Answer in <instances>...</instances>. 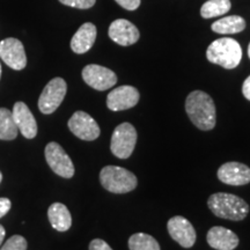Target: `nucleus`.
<instances>
[{
  "instance_id": "nucleus-7",
  "label": "nucleus",
  "mask_w": 250,
  "mask_h": 250,
  "mask_svg": "<svg viewBox=\"0 0 250 250\" xmlns=\"http://www.w3.org/2000/svg\"><path fill=\"white\" fill-rule=\"evenodd\" d=\"M45 160L48 162L49 167L52 171L58 175V176L64 177V179H71L74 175V165L67 153L64 148L59 145L58 143L51 142L46 145L45 151Z\"/></svg>"
},
{
  "instance_id": "nucleus-30",
  "label": "nucleus",
  "mask_w": 250,
  "mask_h": 250,
  "mask_svg": "<svg viewBox=\"0 0 250 250\" xmlns=\"http://www.w3.org/2000/svg\"><path fill=\"white\" fill-rule=\"evenodd\" d=\"M1 181H2V174L1 171H0V183H1Z\"/></svg>"
},
{
  "instance_id": "nucleus-23",
  "label": "nucleus",
  "mask_w": 250,
  "mask_h": 250,
  "mask_svg": "<svg viewBox=\"0 0 250 250\" xmlns=\"http://www.w3.org/2000/svg\"><path fill=\"white\" fill-rule=\"evenodd\" d=\"M27 240L21 235H13L6 241L0 250H27Z\"/></svg>"
},
{
  "instance_id": "nucleus-2",
  "label": "nucleus",
  "mask_w": 250,
  "mask_h": 250,
  "mask_svg": "<svg viewBox=\"0 0 250 250\" xmlns=\"http://www.w3.org/2000/svg\"><path fill=\"white\" fill-rule=\"evenodd\" d=\"M208 205L215 217L227 220L241 221L249 213V205L246 201L232 193H213L208 198Z\"/></svg>"
},
{
  "instance_id": "nucleus-5",
  "label": "nucleus",
  "mask_w": 250,
  "mask_h": 250,
  "mask_svg": "<svg viewBox=\"0 0 250 250\" xmlns=\"http://www.w3.org/2000/svg\"><path fill=\"white\" fill-rule=\"evenodd\" d=\"M136 127L130 123H122L114 130L111 136V153L118 159H127L132 154L137 143Z\"/></svg>"
},
{
  "instance_id": "nucleus-10",
  "label": "nucleus",
  "mask_w": 250,
  "mask_h": 250,
  "mask_svg": "<svg viewBox=\"0 0 250 250\" xmlns=\"http://www.w3.org/2000/svg\"><path fill=\"white\" fill-rule=\"evenodd\" d=\"M83 79L89 87L101 92L111 88L117 83V77L114 72L96 64H90L83 67Z\"/></svg>"
},
{
  "instance_id": "nucleus-8",
  "label": "nucleus",
  "mask_w": 250,
  "mask_h": 250,
  "mask_svg": "<svg viewBox=\"0 0 250 250\" xmlns=\"http://www.w3.org/2000/svg\"><path fill=\"white\" fill-rule=\"evenodd\" d=\"M68 129L81 140L92 142L99 138L101 130L96 121L85 111H76L68 120Z\"/></svg>"
},
{
  "instance_id": "nucleus-32",
  "label": "nucleus",
  "mask_w": 250,
  "mask_h": 250,
  "mask_svg": "<svg viewBox=\"0 0 250 250\" xmlns=\"http://www.w3.org/2000/svg\"><path fill=\"white\" fill-rule=\"evenodd\" d=\"M0 78H1V65H0Z\"/></svg>"
},
{
  "instance_id": "nucleus-1",
  "label": "nucleus",
  "mask_w": 250,
  "mask_h": 250,
  "mask_svg": "<svg viewBox=\"0 0 250 250\" xmlns=\"http://www.w3.org/2000/svg\"><path fill=\"white\" fill-rule=\"evenodd\" d=\"M186 111L190 121L202 131H210L215 126L217 110L213 100L202 90H193L186 100Z\"/></svg>"
},
{
  "instance_id": "nucleus-24",
  "label": "nucleus",
  "mask_w": 250,
  "mask_h": 250,
  "mask_svg": "<svg viewBox=\"0 0 250 250\" xmlns=\"http://www.w3.org/2000/svg\"><path fill=\"white\" fill-rule=\"evenodd\" d=\"M62 5L70 6V7L88 9L95 5L96 0H59Z\"/></svg>"
},
{
  "instance_id": "nucleus-20",
  "label": "nucleus",
  "mask_w": 250,
  "mask_h": 250,
  "mask_svg": "<svg viewBox=\"0 0 250 250\" xmlns=\"http://www.w3.org/2000/svg\"><path fill=\"white\" fill-rule=\"evenodd\" d=\"M18 126L13 114L6 108H0V140H13L18 136Z\"/></svg>"
},
{
  "instance_id": "nucleus-9",
  "label": "nucleus",
  "mask_w": 250,
  "mask_h": 250,
  "mask_svg": "<svg viewBox=\"0 0 250 250\" xmlns=\"http://www.w3.org/2000/svg\"><path fill=\"white\" fill-rule=\"evenodd\" d=\"M0 58L7 66L17 71L23 70L27 65V56L22 42L14 37H8L0 42Z\"/></svg>"
},
{
  "instance_id": "nucleus-13",
  "label": "nucleus",
  "mask_w": 250,
  "mask_h": 250,
  "mask_svg": "<svg viewBox=\"0 0 250 250\" xmlns=\"http://www.w3.org/2000/svg\"><path fill=\"white\" fill-rule=\"evenodd\" d=\"M218 179L225 184L234 187L250 183V168L240 162H226L218 169Z\"/></svg>"
},
{
  "instance_id": "nucleus-31",
  "label": "nucleus",
  "mask_w": 250,
  "mask_h": 250,
  "mask_svg": "<svg viewBox=\"0 0 250 250\" xmlns=\"http://www.w3.org/2000/svg\"><path fill=\"white\" fill-rule=\"evenodd\" d=\"M248 56H249V58H250V43H249V46H248Z\"/></svg>"
},
{
  "instance_id": "nucleus-17",
  "label": "nucleus",
  "mask_w": 250,
  "mask_h": 250,
  "mask_svg": "<svg viewBox=\"0 0 250 250\" xmlns=\"http://www.w3.org/2000/svg\"><path fill=\"white\" fill-rule=\"evenodd\" d=\"M96 27L93 23L86 22L81 26L71 40L72 51L78 55L86 54L92 49L96 40Z\"/></svg>"
},
{
  "instance_id": "nucleus-18",
  "label": "nucleus",
  "mask_w": 250,
  "mask_h": 250,
  "mask_svg": "<svg viewBox=\"0 0 250 250\" xmlns=\"http://www.w3.org/2000/svg\"><path fill=\"white\" fill-rule=\"evenodd\" d=\"M51 226L58 232H66L72 226V217L68 208L62 203H54L48 210Z\"/></svg>"
},
{
  "instance_id": "nucleus-14",
  "label": "nucleus",
  "mask_w": 250,
  "mask_h": 250,
  "mask_svg": "<svg viewBox=\"0 0 250 250\" xmlns=\"http://www.w3.org/2000/svg\"><path fill=\"white\" fill-rule=\"evenodd\" d=\"M109 37L115 43L122 46L132 45L139 40V30L132 22L125 20V19H118L114 21L109 27Z\"/></svg>"
},
{
  "instance_id": "nucleus-15",
  "label": "nucleus",
  "mask_w": 250,
  "mask_h": 250,
  "mask_svg": "<svg viewBox=\"0 0 250 250\" xmlns=\"http://www.w3.org/2000/svg\"><path fill=\"white\" fill-rule=\"evenodd\" d=\"M12 114H13V120L17 124L18 130L24 138H35L37 134V122L26 103L20 101L15 103Z\"/></svg>"
},
{
  "instance_id": "nucleus-26",
  "label": "nucleus",
  "mask_w": 250,
  "mask_h": 250,
  "mask_svg": "<svg viewBox=\"0 0 250 250\" xmlns=\"http://www.w3.org/2000/svg\"><path fill=\"white\" fill-rule=\"evenodd\" d=\"M89 250H112L107 242L101 239H95L89 243Z\"/></svg>"
},
{
  "instance_id": "nucleus-21",
  "label": "nucleus",
  "mask_w": 250,
  "mask_h": 250,
  "mask_svg": "<svg viewBox=\"0 0 250 250\" xmlns=\"http://www.w3.org/2000/svg\"><path fill=\"white\" fill-rule=\"evenodd\" d=\"M232 7L229 0H208L201 8V15L204 19H211L226 14Z\"/></svg>"
},
{
  "instance_id": "nucleus-25",
  "label": "nucleus",
  "mask_w": 250,
  "mask_h": 250,
  "mask_svg": "<svg viewBox=\"0 0 250 250\" xmlns=\"http://www.w3.org/2000/svg\"><path fill=\"white\" fill-rule=\"evenodd\" d=\"M115 1L127 11H134L140 5V0H115Z\"/></svg>"
},
{
  "instance_id": "nucleus-16",
  "label": "nucleus",
  "mask_w": 250,
  "mask_h": 250,
  "mask_svg": "<svg viewBox=\"0 0 250 250\" xmlns=\"http://www.w3.org/2000/svg\"><path fill=\"white\" fill-rule=\"evenodd\" d=\"M208 243L217 250H234L239 246V237L234 232L221 226L212 227L206 235Z\"/></svg>"
},
{
  "instance_id": "nucleus-4",
  "label": "nucleus",
  "mask_w": 250,
  "mask_h": 250,
  "mask_svg": "<svg viewBox=\"0 0 250 250\" xmlns=\"http://www.w3.org/2000/svg\"><path fill=\"white\" fill-rule=\"evenodd\" d=\"M100 182L109 192L126 193L136 189L138 180L132 171L125 168L107 166L100 171Z\"/></svg>"
},
{
  "instance_id": "nucleus-6",
  "label": "nucleus",
  "mask_w": 250,
  "mask_h": 250,
  "mask_svg": "<svg viewBox=\"0 0 250 250\" xmlns=\"http://www.w3.org/2000/svg\"><path fill=\"white\" fill-rule=\"evenodd\" d=\"M67 85L62 78H54L43 89L39 99V108L42 114L50 115L57 110L65 99Z\"/></svg>"
},
{
  "instance_id": "nucleus-3",
  "label": "nucleus",
  "mask_w": 250,
  "mask_h": 250,
  "mask_svg": "<svg viewBox=\"0 0 250 250\" xmlns=\"http://www.w3.org/2000/svg\"><path fill=\"white\" fill-rule=\"evenodd\" d=\"M206 58L215 65L232 70L241 62L242 49L235 40L223 37L211 43L206 50Z\"/></svg>"
},
{
  "instance_id": "nucleus-27",
  "label": "nucleus",
  "mask_w": 250,
  "mask_h": 250,
  "mask_svg": "<svg viewBox=\"0 0 250 250\" xmlns=\"http://www.w3.org/2000/svg\"><path fill=\"white\" fill-rule=\"evenodd\" d=\"M11 206L12 203L8 198H6V197L0 198V218H2L8 213V211L11 210Z\"/></svg>"
},
{
  "instance_id": "nucleus-12",
  "label": "nucleus",
  "mask_w": 250,
  "mask_h": 250,
  "mask_svg": "<svg viewBox=\"0 0 250 250\" xmlns=\"http://www.w3.org/2000/svg\"><path fill=\"white\" fill-rule=\"evenodd\" d=\"M138 89L132 86H120L107 96V107L112 111H122L133 108L139 102Z\"/></svg>"
},
{
  "instance_id": "nucleus-22",
  "label": "nucleus",
  "mask_w": 250,
  "mask_h": 250,
  "mask_svg": "<svg viewBox=\"0 0 250 250\" xmlns=\"http://www.w3.org/2000/svg\"><path fill=\"white\" fill-rule=\"evenodd\" d=\"M130 250H160V245L154 237L145 233H137L129 239Z\"/></svg>"
},
{
  "instance_id": "nucleus-28",
  "label": "nucleus",
  "mask_w": 250,
  "mask_h": 250,
  "mask_svg": "<svg viewBox=\"0 0 250 250\" xmlns=\"http://www.w3.org/2000/svg\"><path fill=\"white\" fill-rule=\"evenodd\" d=\"M242 93L245 95V98L250 101V76L247 78L242 85Z\"/></svg>"
},
{
  "instance_id": "nucleus-19",
  "label": "nucleus",
  "mask_w": 250,
  "mask_h": 250,
  "mask_svg": "<svg viewBox=\"0 0 250 250\" xmlns=\"http://www.w3.org/2000/svg\"><path fill=\"white\" fill-rule=\"evenodd\" d=\"M245 28L246 21L239 15L225 17L212 24V30L217 34H223V35L241 33L242 30H245Z\"/></svg>"
},
{
  "instance_id": "nucleus-29",
  "label": "nucleus",
  "mask_w": 250,
  "mask_h": 250,
  "mask_svg": "<svg viewBox=\"0 0 250 250\" xmlns=\"http://www.w3.org/2000/svg\"><path fill=\"white\" fill-rule=\"evenodd\" d=\"M5 234H6V232H5V228L2 227L1 225H0V245H1L2 241H4Z\"/></svg>"
},
{
  "instance_id": "nucleus-11",
  "label": "nucleus",
  "mask_w": 250,
  "mask_h": 250,
  "mask_svg": "<svg viewBox=\"0 0 250 250\" xmlns=\"http://www.w3.org/2000/svg\"><path fill=\"white\" fill-rule=\"evenodd\" d=\"M167 229L171 239L183 248H191L196 242V230L193 226L182 215H175L168 220Z\"/></svg>"
}]
</instances>
